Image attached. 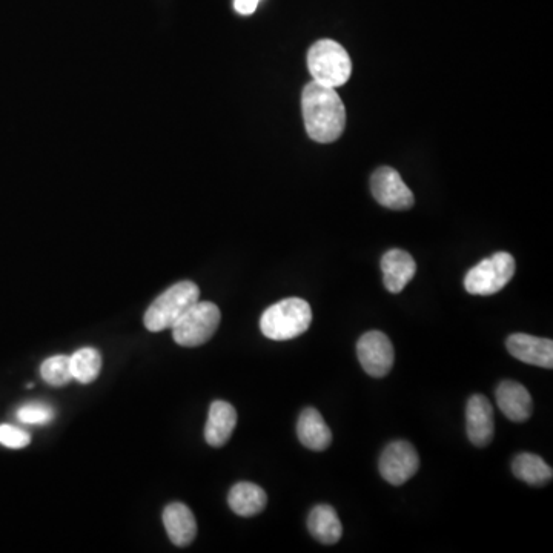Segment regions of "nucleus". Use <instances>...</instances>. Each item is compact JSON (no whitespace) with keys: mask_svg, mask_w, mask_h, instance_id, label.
<instances>
[{"mask_svg":"<svg viewBox=\"0 0 553 553\" xmlns=\"http://www.w3.org/2000/svg\"><path fill=\"white\" fill-rule=\"evenodd\" d=\"M514 274V257L509 252H495L467 272L464 288L472 295H494L509 285Z\"/></svg>","mask_w":553,"mask_h":553,"instance_id":"39448f33","label":"nucleus"},{"mask_svg":"<svg viewBox=\"0 0 553 553\" xmlns=\"http://www.w3.org/2000/svg\"><path fill=\"white\" fill-rule=\"evenodd\" d=\"M163 524L169 540L179 547H186L197 537V521L193 512L183 503H171L163 510Z\"/></svg>","mask_w":553,"mask_h":553,"instance_id":"2eb2a0df","label":"nucleus"},{"mask_svg":"<svg viewBox=\"0 0 553 553\" xmlns=\"http://www.w3.org/2000/svg\"><path fill=\"white\" fill-rule=\"evenodd\" d=\"M512 471L518 480L524 481L529 486H544L553 478L552 467L543 458L527 452L514 458Z\"/></svg>","mask_w":553,"mask_h":553,"instance_id":"6ab92c4d","label":"nucleus"},{"mask_svg":"<svg viewBox=\"0 0 553 553\" xmlns=\"http://www.w3.org/2000/svg\"><path fill=\"white\" fill-rule=\"evenodd\" d=\"M302 113L309 139L332 143L342 137L346 126V108L335 88L314 82L302 93Z\"/></svg>","mask_w":553,"mask_h":553,"instance_id":"f257e3e1","label":"nucleus"},{"mask_svg":"<svg viewBox=\"0 0 553 553\" xmlns=\"http://www.w3.org/2000/svg\"><path fill=\"white\" fill-rule=\"evenodd\" d=\"M507 351L517 360L540 368H553V342L534 335L514 334L507 338Z\"/></svg>","mask_w":553,"mask_h":553,"instance_id":"9b49d317","label":"nucleus"},{"mask_svg":"<svg viewBox=\"0 0 553 553\" xmlns=\"http://www.w3.org/2000/svg\"><path fill=\"white\" fill-rule=\"evenodd\" d=\"M500 411L514 423H523L529 420L534 412L532 395L517 381L506 380L501 383L495 392Z\"/></svg>","mask_w":553,"mask_h":553,"instance_id":"f8f14e48","label":"nucleus"},{"mask_svg":"<svg viewBox=\"0 0 553 553\" xmlns=\"http://www.w3.org/2000/svg\"><path fill=\"white\" fill-rule=\"evenodd\" d=\"M357 355L361 368L371 377H386L394 366V346L388 335L380 331L366 332L358 340Z\"/></svg>","mask_w":553,"mask_h":553,"instance_id":"1a4fd4ad","label":"nucleus"},{"mask_svg":"<svg viewBox=\"0 0 553 553\" xmlns=\"http://www.w3.org/2000/svg\"><path fill=\"white\" fill-rule=\"evenodd\" d=\"M260 0H234V8L242 16H251L259 7Z\"/></svg>","mask_w":553,"mask_h":553,"instance_id":"b1692460","label":"nucleus"},{"mask_svg":"<svg viewBox=\"0 0 553 553\" xmlns=\"http://www.w3.org/2000/svg\"><path fill=\"white\" fill-rule=\"evenodd\" d=\"M31 443V435L24 429L11 426V424H0V444L5 448L22 449L27 448Z\"/></svg>","mask_w":553,"mask_h":553,"instance_id":"5701e85b","label":"nucleus"},{"mask_svg":"<svg viewBox=\"0 0 553 553\" xmlns=\"http://www.w3.org/2000/svg\"><path fill=\"white\" fill-rule=\"evenodd\" d=\"M237 411L232 404L217 400L209 408L205 426V440L212 448H222L228 443L237 426Z\"/></svg>","mask_w":553,"mask_h":553,"instance_id":"4468645a","label":"nucleus"},{"mask_svg":"<svg viewBox=\"0 0 553 553\" xmlns=\"http://www.w3.org/2000/svg\"><path fill=\"white\" fill-rule=\"evenodd\" d=\"M220 320L219 306L199 300L174 326V342L185 348L205 345L216 334Z\"/></svg>","mask_w":553,"mask_h":553,"instance_id":"423d86ee","label":"nucleus"},{"mask_svg":"<svg viewBox=\"0 0 553 553\" xmlns=\"http://www.w3.org/2000/svg\"><path fill=\"white\" fill-rule=\"evenodd\" d=\"M371 191L381 206L394 211H406L415 203L411 189L391 166H381L372 174Z\"/></svg>","mask_w":553,"mask_h":553,"instance_id":"0eeeda50","label":"nucleus"},{"mask_svg":"<svg viewBox=\"0 0 553 553\" xmlns=\"http://www.w3.org/2000/svg\"><path fill=\"white\" fill-rule=\"evenodd\" d=\"M381 271L386 289L392 294H400L414 279L417 263L409 252L403 249H391L381 259Z\"/></svg>","mask_w":553,"mask_h":553,"instance_id":"ddd939ff","label":"nucleus"},{"mask_svg":"<svg viewBox=\"0 0 553 553\" xmlns=\"http://www.w3.org/2000/svg\"><path fill=\"white\" fill-rule=\"evenodd\" d=\"M40 375L47 381L48 385L65 386L73 380V372H71V361L68 355H54L40 366Z\"/></svg>","mask_w":553,"mask_h":553,"instance_id":"412c9836","label":"nucleus"},{"mask_svg":"<svg viewBox=\"0 0 553 553\" xmlns=\"http://www.w3.org/2000/svg\"><path fill=\"white\" fill-rule=\"evenodd\" d=\"M300 443L311 451L322 452L331 446L332 432L322 414L314 408H306L297 423Z\"/></svg>","mask_w":553,"mask_h":553,"instance_id":"dca6fc26","label":"nucleus"},{"mask_svg":"<svg viewBox=\"0 0 553 553\" xmlns=\"http://www.w3.org/2000/svg\"><path fill=\"white\" fill-rule=\"evenodd\" d=\"M228 504L234 514L240 517H254L265 510L268 495L254 483H237L228 495Z\"/></svg>","mask_w":553,"mask_h":553,"instance_id":"a211bd4d","label":"nucleus"},{"mask_svg":"<svg viewBox=\"0 0 553 553\" xmlns=\"http://www.w3.org/2000/svg\"><path fill=\"white\" fill-rule=\"evenodd\" d=\"M308 529L315 540L326 546L338 543L342 540L343 527L334 507L328 504H320L311 510L308 518Z\"/></svg>","mask_w":553,"mask_h":553,"instance_id":"f3484780","label":"nucleus"},{"mask_svg":"<svg viewBox=\"0 0 553 553\" xmlns=\"http://www.w3.org/2000/svg\"><path fill=\"white\" fill-rule=\"evenodd\" d=\"M420 457L408 441H394L383 451L378 463L381 477L392 486H401L417 474Z\"/></svg>","mask_w":553,"mask_h":553,"instance_id":"6e6552de","label":"nucleus"},{"mask_svg":"<svg viewBox=\"0 0 553 553\" xmlns=\"http://www.w3.org/2000/svg\"><path fill=\"white\" fill-rule=\"evenodd\" d=\"M466 429L467 437L477 448H484L494 438V408L483 395H472L467 401Z\"/></svg>","mask_w":553,"mask_h":553,"instance_id":"9d476101","label":"nucleus"},{"mask_svg":"<svg viewBox=\"0 0 553 553\" xmlns=\"http://www.w3.org/2000/svg\"><path fill=\"white\" fill-rule=\"evenodd\" d=\"M200 300V289L196 283L180 282L160 294L146 311V329L151 332L173 329L180 318Z\"/></svg>","mask_w":553,"mask_h":553,"instance_id":"7ed1b4c3","label":"nucleus"},{"mask_svg":"<svg viewBox=\"0 0 553 553\" xmlns=\"http://www.w3.org/2000/svg\"><path fill=\"white\" fill-rule=\"evenodd\" d=\"M74 380L82 385H90L102 371V355L97 349L82 348L70 357Z\"/></svg>","mask_w":553,"mask_h":553,"instance_id":"aec40b11","label":"nucleus"},{"mask_svg":"<svg viewBox=\"0 0 553 553\" xmlns=\"http://www.w3.org/2000/svg\"><path fill=\"white\" fill-rule=\"evenodd\" d=\"M17 420L24 424H48L54 420V409L50 404L33 401L20 406L16 412Z\"/></svg>","mask_w":553,"mask_h":553,"instance_id":"4be33fe9","label":"nucleus"},{"mask_svg":"<svg viewBox=\"0 0 553 553\" xmlns=\"http://www.w3.org/2000/svg\"><path fill=\"white\" fill-rule=\"evenodd\" d=\"M308 68L314 82L335 90L343 87L352 74L348 51L331 39L318 40L309 48Z\"/></svg>","mask_w":553,"mask_h":553,"instance_id":"20e7f679","label":"nucleus"},{"mask_svg":"<svg viewBox=\"0 0 553 553\" xmlns=\"http://www.w3.org/2000/svg\"><path fill=\"white\" fill-rule=\"evenodd\" d=\"M312 323V309L303 299H285L269 306L260 318L263 335L275 342L300 337Z\"/></svg>","mask_w":553,"mask_h":553,"instance_id":"f03ea898","label":"nucleus"}]
</instances>
